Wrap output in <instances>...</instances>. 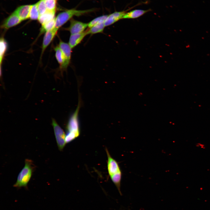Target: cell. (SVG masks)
<instances>
[{"label":"cell","instance_id":"obj_2","mask_svg":"<svg viewBox=\"0 0 210 210\" xmlns=\"http://www.w3.org/2000/svg\"><path fill=\"white\" fill-rule=\"evenodd\" d=\"M34 168L33 161L30 159H26L24 166L19 174L13 187L18 188L27 187Z\"/></svg>","mask_w":210,"mask_h":210},{"label":"cell","instance_id":"obj_3","mask_svg":"<svg viewBox=\"0 0 210 210\" xmlns=\"http://www.w3.org/2000/svg\"><path fill=\"white\" fill-rule=\"evenodd\" d=\"M91 10H79L74 9L66 10L59 13L55 18V28L58 29L74 16H79L91 12Z\"/></svg>","mask_w":210,"mask_h":210},{"label":"cell","instance_id":"obj_22","mask_svg":"<svg viewBox=\"0 0 210 210\" xmlns=\"http://www.w3.org/2000/svg\"><path fill=\"white\" fill-rule=\"evenodd\" d=\"M108 15H104L97 17L88 23V27L90 28L101 21L106 20Z\"/></svg>","mask_w":210,"mask_h":210},{"label":"cell","instance_id":"obj_20","mask_svg":"<svg viewBox=\"0 0 210 210\" xmlns=\"http://www.w3.org/2000/svg\"><path fill=\"white\" fill-rule=\"evenodd\" d=\"M39 16L36 3L31 6L29 18L32 20L38 19Z\"/></svg>","mask_w":210,"mask_h":210},{"label":"cell","instance_id":"obj_23","mask_svg":"<svg viewBox=\"0 0 210 210\" xmlns=\"http://www.w3.org/2000/svg\"><path fill=\"white\" fill-rule=\"evenodd\" d=\"M57 0H45L47 10L55 11Z\"/></svg>","mask_w":210,"mask_h":210},{"label":"cell","instance_id":"obj_19","mask_svg":"<svg viewBox=\"0 0 210 210\" xmlns=\"http://www.w3.org/2000/svg\"><path fill=\"white\" fill-rule=\"evenodd\" d=\"M7 43L3 38H1L0 40V64L1 68V64L5 53L7 49Z\"/></svg>","mask_w":210,"mask_h":210},{"label":"cell","instance_id":"obj_16","mask_svg":"<svg viewBox=\"0 0 210 210\" xmlns=\"http://www.w3.org/2000/svg\"><path fill=\"white\" fill-rule=\"evenodd\" d=\"M105 20L102 21L90 28L87 31L88 34H94L102 32L105 27L104 24Z\"/></svg>","mask_w":210,"mask_h":210},{"label":"cell","instance_id":"obj_21","mask_svg":"<svg viewBox=\"0 0 210 210\" xmlns=\"http://www.w3.org/2000/svg\"><path fill=\"white\" fill-rule=\"evenodd\" d=\"M36 4L39 15L43 14L47 11V9L45 0H40Z\"/></svg>","mask_w":210,"mask_h":210},{"label":"cell","instance_id":"obj_14","mask_svg":"<svg viewBox=\"0 0 210 210\" xmlns=\"http://www.w3.org/2000/svg\"><path fill=\"white\" fill-rule=\"evenodd\" d=\"M150 9L147 10L135 9L126 13L123 19H135L138 18L146 13L151 11Z\"/></svg>","mask_w":210,"mask_h":210},{"label":"cell","instance_id":"obj_9","mask_svg":"<svg viewBox=\"0 0 210 210\" xmlns=\"http://www.w3.org/2000/svg\"><path fill=\"white\" fill-rule=\"evenodd\" d=\"M126 11L115 12L108 15L105 21V26L110 25L120 19H123Z\"/></svg>","mask_w":210,"mask_h":210},{"label":"cell","instance_id":"obj_24","mask_svg":"<svg viewBox=\"0 0 210 210\" xmlns=\"http://www.w3.org/2000/svg\"><path fill=\"white\" fill-rule=\"evenodd\" d=\"M196 146L197 147H200L203 149L205 148L204 145L200 143H198L196 144Z\"/></svg>","mask_w":210,"mask_h":210},{"label":"cell","instance_id":"obj_15","mask_svg":"<svg viewBox=\"0 0 210 210\" xmlns=\"http://www.w3.org/2000/svg\"><path fill=\"white\" fill-rule=\"evenodd\" d=\"M55 11H52L47 10L43 14L39 15L38 19L39 22L43 25L54 19Z\"/></svg>","mask_w":210,"mask_h":210},{"label":"cell","instance_id":"obj_5","mask_svg":"<svg viewBox=\"0 0 210 210\" xmlns=\"http://www.w3.org/2000/svg\"><path fill=\"white\" fill-rule=\"evenodd\" d=\"M105 150L107 157V170L109 175L111 176L122 171L118 163L111 157L106 148Z\"/></svg>","mask_w":210,"mask_h":210},{"label":"cell","instance_id":"obj_8","mask_svg":"<svg viewBox=\"0 0 210 210\" xmlns=\"http://www.w3.org/2000/svg\"><path fill=\"white\" fill-rule=\"evenodd\" d=\"M58 30V29L55 27L52 29L45 33L43 41L41 56L54 38Z\"/></svg>","mask_w":210,"mask_h":210},{"label":"cell","instance_id":"obj_10","mask_svg":"<svg viewBox=\"0 0 210 210\" xmlns=\"http://www.w3.org/2000/svg\"><path fill=\"white\" fill-rule=\"evenodd\" d=\"M31 5H25L18 8L14 12L22 20L29 18L30 9Z\"/></svg>","mask_w":210,"mask_h":210},{"label":"cell","instance_id":"obj_4","mask_svg":"<svg viewBox=\"0 0 210 210\" xmlns=\"http://www.w3.org/2000/svg\"><path fill=\"white\" fill-rule=\"evenodd\" d=\"M52 125L57 146L60 151L62 150L66 144V135L64 131L54 119H52Z\"/></svg>","mask_w":210,"mask_h":210},{"label":"cell","instance_id":"obj_11","mask_svg":"<svg viewBox=\"0 0 210 210\" xmlns=\"http://www.w3.org/2000/svg\"><path fill=\"white\" fill-rule=\"evenodd\" d=\"M87 35H88L87 31L80 33L71 34L68 43L71 48L78 44Z\"/></svg>","mask_w":210,"mask_h":210},{"label":"cell","instance_id":"obj_7","mask_svg":"<svg viewBox=\"0 0 210 210\" xmlns=\"http://www.w3.org/2000/svg\"><path fill=\"white\" fill-rule=\"evenodd\" d=\"M22 21L18 16L13 12L5 20L1 25V27L7 29L18 25Z\"/></svg>","mask_w":210,"mask_h":210},{"label":"cell","instance_id":"obj_18","mask_svg":"<svg viewBox=\"0 0 210 210\" xmlns=\"http://www.w3.org/2000/svg\"><path fill=\"white\" fill-rule=\"evenodd\" d=\"M55 18L51 21L42 25L40 34L46 33L53 29L55 27Z\"/></svg>","mask_w":210,"mask_h":210},{"label":"cell","instance_id":"obj_1","mask_svg":"<svg viewBox=\"0 0 210 210\" xmlns=\"http://www.w3.org/2000/svg\"><path fill=\"white\" fill-rule=\"evenodd\" d=\"M79 99L76 108L70 117L66 126L67 133L65 138L66 144L72 141L78 137L80 135V129L78 113L81 106V101L80 98Z\"/></svg>","mask_w":210,"mask_h":210},{"label":"cell","instance_id":"obj_13","mask_svg":"<svg viewBox=\"0 0 210 210\" xmlns=\"http://www.w3.org/2000/svg\"><path fill=\"white\" fill-rule=\"evenodd\" d=\"M55 55L57 61L60 64V68L65 69L68 66L66 58L62 51L58 46L55 48Z\"/></svg>","mask_w":210,"mask_h":210},{"label":"cell","instance_id":"obj_12","mask_svg":"<svg viewBox=\"0 0 210 210\" xmlns=\"http://www.w3.org/2000/svg\"><path fill=\"white\" fill-rule=\"evenodd\" d=\"M58 46L64 54L66 60L67 64L69 65L71 58V48L69 43L60 41Z\"/></svg>","mask_w":210,"mask_h":210},{"label":"cell","instance_id":"obj_17","mask_svg":"<svg viewBox=\"0 0 210 210\" xmlns=\"http://www.w3.org/2000/svg\"><path fill=\"white\" fill-rule=\"evenodd\" d=\"M122 175L121 171L110 176L111 180L116 187L121 195H122L120 190L121 182Z\"/></svg>","mask_w":210,"mask_h":210},{"label":"cell","instance_id":"obj_6","mask_svg":"<svg viewBox=\"0 0 210 210\" xmlns=\"http://www.w3.org/2000/svg\"><path fill=\"white\" fill-rule=\"evenodd\" d=\"M87 27L88 23L72 19L70 20V26L68 29L71 34H73L84 32Z\"/></svg>","mask_w":210,"mask_h":210}]
</instances>
